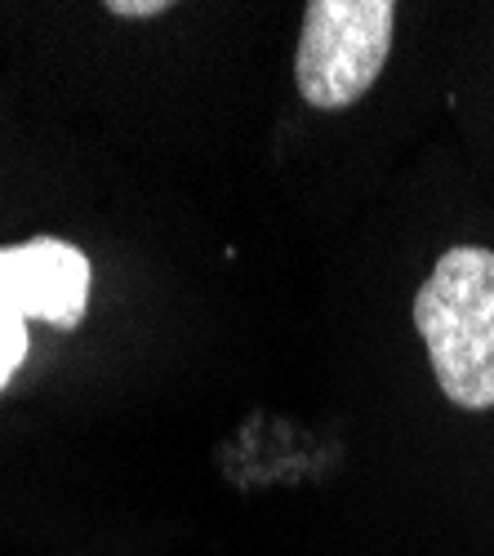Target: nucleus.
I'll return each mask as SVG.
<instances>
[{
  "label": "nucleus",
  "instance_id": "3",
  "mask_svg": "<svg viewBox=\"0 0 494 556\" xmlns=\"http://www.w3.org/2000/svg\"><path fill=\"white\" fill-rule=\"evenodd\" d=\"M89 258L59 237L0 245V312L72 330L89 307Z\"/></svg>",
  "mask_w": 494,
  "mask_h": 556
},
{
  "label": "nucleus",
  "instance_id": "1",
  "mask_svg": "<svg viewBox=\"0 0 494 556\" xmlns=\"http://www.w3.org/2000/svg\"><path fill=\"white\" fill-rule=\"evenodd\" d=\"M415 326L445 401L494 409V250L455 245L415 294Z\"/></svg>",
  "mask_w": 494,
  "mask_h": 556
},
{
  "label": "nucleus",
  "instance_id": "4",
  "mask_svg": "<svg viewBox=\"0 0 494 556\" xmlns=\"http://www.w3.org/2000/svg\"><path fill=\"white\" fill-rule=\"evenodd\" d=\"M27 343H31L27 320H18V316H10V312H0V388H5V383L14 379V369L23 365Z\"/></svg>",
  "mask_w": 494,
  "mask_h": 556
},
{
  "label": "nucleus",
  "instance_id": "2",
  "mask_svg": "<svg viewBox=\"0 0 494 556\" xmlns=\"http://www.w3.org/2000/svg\"><path fill=\"white\" fill-rule=\"evenodd\" d=\"M396 5L392 0H312L294 54L303 103L339 112L370 94L392 54Z\"/></svg>",
  "mask_w": 494,
  "mask_h": 556
},
{
  "label": "nucleus",
  "instance_id": "5",
  "mask_svg": "<svg viewBox=\"0 0 494 556\" xmlns=\"http://www.w3.org/2000/svg\"><path fill=\"white\" fill-rule=\"evenodd\" d=\"M169 10V0H107V14L116 18H156Z\"/></svg>",
  "mask_w": 494,
  "mask_h": 556
}]
</instances>
